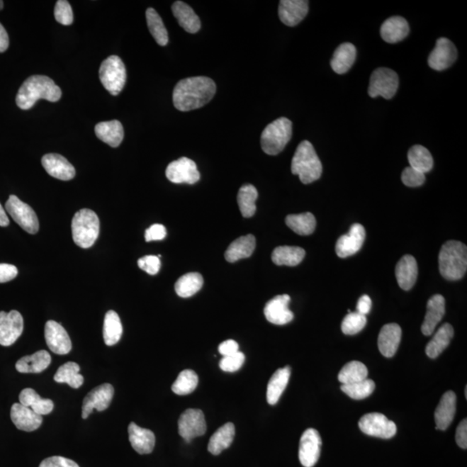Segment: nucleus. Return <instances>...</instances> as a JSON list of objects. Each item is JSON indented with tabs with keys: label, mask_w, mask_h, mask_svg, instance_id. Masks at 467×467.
I'll list each match as a JSON object with an SVG mask.
<instances>
[{
	"label": "nucleus",
	"mask_w": 467,
	"mask_h": 467,
	"mask_svg": "<svg viewBox=\"0 0 467 467\" xmlns=\"http://www.w3.org/2000/svg\"><path fill=\"white\" fill-rule=\"evenodd\" d=\"M217 92L215 81L206 77L186 78L176 84L174 90V104L179 111L188 112L209 103Z\"/></svg>",
	"instance_id": "obj_1"
},
{
	"label": "nucleus",
	"mask_w": 467,
	"mask_h": 467,
	"mask_svg": "<svg viewBox=\"0 0 467 467\" xmlns=\"http://www.w3.org/2000/svg\"><path fill=\"white\" fill-rule=\"evenodd\" d=\"M62 97V90L55 81L46 76L30 77L19 89L16 103L23 110H28L37 101L44 99L57 103Z\"/></svg>",
	"instance_id": "obj_2"
},
{
	"label": "nucleus",
	"mask_w": 467,
	"mask_h": 467,
	"mask_svg": "<svg viewBox=\"0 0 467 467\" xmlns=\"http://www.w3.org/2000/svg\"><path fill=\"white\" fill-rule=\"evenodd\" d=\"M439 269L447 281H458L464 277L467 270V248L464 243L446 242L439 251Z\"/></svg>",
	"instance_id": "obj_3"
},
{
	"label": "nucleus",
	"mask_w": 467,
	"mask_h": 467,
	"mask_svg": "<svg viewBox=\"0 0 467 467\" xmlns=\"http://www.w3.org/2000/svg\"><path fill=\"white\" fill-rule=\"evenodd\" d=\"M291 170L293 174L299 175L300 181L305 184L320 179L323 167L315 149L309 141H302L298 146L292 160Z\"/></svg>",
	"instance_id": "obj_4"
},
{
	"label": "nucleus",
	"mask_w": 467,
	"mask_h": 467,
	"mask_svg": "<svg viewBox=\"0 0 467 467\" xmlns=\"http://www.w3.org/2000/svg\"><path fill=\"white\" fill-rule=\"evenodd\" d=\"M72 229L74 243L82 249H89L99 237V218L91 210H81L74 215Z\"/></svg>",
	"instance_id": "obj_5"
},
{
	"label": "nucleus",
	"mask_w": 467,
	"mask_h": 467,
	"mask_svg": "<svg viewBox=\"0 0 467 467\" xmlns=\"http://www.w3.org/2000/svg\"><path fill=\"white\" fill-rule=\"evenodd\" d=\"M293 124L288 118L281 117L266 125L261 136L263 152L269 155H277L284 150L292 138Z\"/></svg>",
	"instance_id": "obj_6"
},
{
	"label": "nucleus",
	"mask_w": 467,
	"mask_h": 467,
	"mask_svg": "<svg viewBox=\"0 0 467 467\" xmlns=\"http://www.w3.org/2000/svg\"><path fill=\"white\" fill-rule=\"evenodd\" d=\"M99 74L101 84L112 96H118L123 91L127 81V70L119 57L106 59L100 67Z\"/></svg>",
	"instance_id": "obj_7"
},
{
	"label": "nucleus",
	"mask_w": 467,
	"mask_h": 467,
	"mask_svg": "<svg viewBox=\"0 0 467 467\" xmlns=\"http://www.w3.org/2000/svg\"><path fill=\"white\" fill-rule=\"evenodd\" d=\"M399 77L394 70L388 68L376 69L371 77L368 95L372 98L382 96L390 100L398 92Z\"/></svg>",
	"instance_id": "obj_8"
},
{
	"label": "nucleus",
	"mask_w": 467,
	"mask_h": 467,
	"mask_svg": "<svg viewBox=\"0 0 467 467\" xmlns=\"http://www.w3.org/2000/svg\"><path fill=\"white\" fill-rule=\"evenodd\" d=\"M6 210L14 221L29 234H36L39 230L37 214L33 208L23 203L17 196L11 195L6 203Z\"/></svg>",
	"instance_id": "obj_9"
},
{
	"label": "nucleus",
	"mask_w": 467,
	"mask_h": 467,
	"mask_svg": "<svg viewBox=\"0 0 467 467\" xmlns=\"http://www.w3.org/2000/svg\"><path fill=\"white\" fill-rule=\"evenodd\" d=\"M359 426L364 434L381 439L394 437L398 430L394 422L380 413L364 415L360 419Z\"/></svg>",
	"instance_id": "obj_10"
},
{
	"label": "nucleus",
	"mask_w": 467,
	"mask_h": 467,
	"mask_svg": "<svg viewBox=\"0 0 467 467\" xmlns=\"http://www.w3.org/2000/svg\"><path fill=\"white\" fill-rule=\"evenodd\" d=\"M178 425L180 437L187 442L206 433L205 415L200 410L189 409L184 411L180 415Z\"/></svg>",
	"instance_id": "obj_11"
},
{
	"label": "nucleus",
	"mask_w": 467,
	"mask_h": 467,
	"mask_svg": "<svg viewBox=\"0 0 467 467\" xmlns=\"http://www.w3.org/2000/svg\"><path fill=\"white\" fill-rule=\"evenodd\" d=\"M166 175L167 178L174 184H194L200 180L197 164L193 160L186 157L169 164Z\"/></svg>",
	"instance_id": "obj_12"
},
{
	"label": "nucleus",
	"mask_w": 467,
	"mask_h": 467,
	"mask_svg": "<svg viewBox=\"0 0 467 467\" xmlns=\"http://www.w3.org/2000/svg\"><path fill=\"white\" fill-rule=\"evenodd\" d=\"M23 331V320L21 313L15 311L0 312V344L10 347L13 344Z\"/></svg>",
	"instance_id": "obj_13"
},
{
	"label": "nucleus",
	"mask_w": 467,
	"mask_h": 467,
	"mask_svg": "<svg viewBox=\"0 0 467 467\" xmlns=\"http://www.w3.org/2000/svg\"><path fill=\"white\" fill-rule=\"evenodd\" d=\"M115 390L111 384L104 383L98 386L85 396L82 403L81 416L87 419L94 410L101 412L108 409L111 403Z\"/></svg>",
	"instance_id": "obj_14"
},
{
	"label": "nucleus",
	"mask_w": 467,
	"mask_h": 467,
	"mask_svg": "<svg viewBox=\"0 0 467 467\" xmlns=\"http://www.w3.org/2000/svg\"><path fill=\"white\" fill-rule=\"evenodd\" d=\"M322 439L319 432L308 429L302 434L300 442L299 458L305 467H313L319 461Z\"/></svg>",
	"instance_id": "obj_15"
},
{
	"label": "nucleus",
	"mask_w": 467,
	"mask_h": 467,
	"mask_svg": "<svg viewBox=\"0 0 467 467\" xmlns=\"http://www.w3.org/2000/svg\"><path fill=\"white\" fill-rule=\"evenodd\" d=\"M458 57L456 47L452 41L446 38L438 39L433 52L429 57V65L431 69L442 72L450 68Z\"/></svg>",
	"instance_id": "obj_16"
},
{
	"label": "nucleus",
	"mask_w": 467,
	"mask_h": 467,
	"mask_svg": "<svg viewBox=\"0 0 467 467\" xmlns=\"http://www.w3.org/2000/svg\"><path fill=\"white\" fill-rule=\"evenodd\" d=\"M45 337L50 350L58 355H66L72 351V343L61 324L49 320L45 324Z\"/></svg>",
	"instance_id": "obj_17"
},
{
	"label": "nucleus",
	"mask_w": 467,
	"mask_h": 467,
	"mask_svg": "<svg viewBox=\"0 0 467 467\" xmlns=\"http://www.w3.org/2000/svg\"><path fill=\"white\" fill-rule=\"evenodd\" d=\"M366 232L363 225L355 223L351 227L347 235L339 237L336 244V253L340 258L353 256L362 249Z\"/></svg>",
	"instance_id": "obj_18"
},
{
	"label": "nucleus",
	"mask_w": 467,
	"mask_h": 467,
	"mask_svg": "<svg viewBox=\"0 0 467 467\" xmlns=\"http://www.w3.org/2000/svg\"><path fill=\"white\" fill-rule=\"evenodd\" d=\"M290 301L291 298L288 294L278 296L269 300L264 308L266 320L278 325L290 323L294 317L293 312L289 309Z\"/></svg>",
	"instance_id": "obj_19"
},
{
	"label": "nucleus",
	"mask_w": 467,
	"mask_h": 467,
	"mask_svg": "<svg viewBox=\"0 0 467 467\" xmlns=\"http://www.w3.org/2000/svg\"><path fill=\"white\" fill-rule=\"evenodd\" d=\"M308 10L307 0H281L278 5V17L284 25L293 27L303 21Z\"/></svg>",
	"instance_id": "obj_20"
},
{
	"label": "nucleus",
	"mask_w": 467,
	"mask_h": 467,
	"mask_svg": "<svg viewBox=\"0 0 467 467\" xmlns=\"http://www.w3.org/2000/svg\"><path fill=\"white\" fill-rule=\"evenodd\" d=\"M43 167L55 179L69 181L76 176V170L64 157L56 154H46L42 159Z\"/></svg>",
	"instance_id": "obj_21"
},
{
	"label": "nucleus",
	"mask_w": 467,
	"mask_h": 467,
	"mask_svg": "<svg viewBox=\"0 0 467 467\" xmlns=\"http://www.w3.org/2000/svg\"><path fill=\"white\" fill-rule=\"evenodd\" d=\"M11 419L17 429L26 432L37 430L43 422L42 415L21 403H14L11 407Z\"/></svg>",
	"instance_id": "obj_22"
},
{
	"label": "nucleus",
	"mask_w": 467,
	"mask_h": 467,
	"mask_svg": "<svg viewBox=\"0 0 467 467\" xmlns=\"http://www.w3.org/2000/svg\"><path fill=\"white\" fill-rule=\"evenodd\" d=\"M445 315V299L441 294H435L427 301V313L422 325L425 336L433 334L437 325Z\"/></svg>",
	"instance_id": "obj_23"
},
{
	"label": "nucleus",
	"mask_w": 467,
	"mask_h": 467,
	"mask_svg": "<svg viewBox=\"0 0 467 467\" xmlns=\"http://www.w3.org/2000/svg\"><path fill=\"white\" fill-rule=\"evenodd\" d=\"M402 339V329L398 324L384 325L378 336L379 351L386 358H392L398 350Z\"/></svg>",
	"instance_id": "obj_24"
},
{
	"label": "nucleus",
	"mask_w": 467,
	"mask_h": 467,
	"mask_svg": "<svg viewBox=\"0 0 467 467\" xmlns=\"http://www.w3.org/2000/svg\"><path fill=\"white\" fill-rule=\"evenodd\" d=\"M456 403L457 398L454 391H447L442 395L434 413L437 429H449L456 413Z\"/></svg>",
	"instance_id": "obj_25"
},
{
	"label": "nucleus",
	"mask_w": 467,
	"mask_h": 467,
	"mask_svg": "<svg viewBox=\"0 0 467 467\" xmlns=\"http://www.w3.org/2000/svg\"><path fill=\"white\" fill-rule=\"evenodd\" d=\"M129 441L133 449L140 454H149L154 451L155 435L154 432L142 429L135 422L128 426Z\"/></svg>",
	"instance_id": "obj_26"
},
{
	"label": "nucleus",
	"mask_w": 467,
	"mask_h": 467,
	"mask_svg": "<svg viewBox=\"0 0 467 467\" xmlns=\"http://www.w3.org/2000/svg\"><path fill=\"white\" fill-rule=\"evenodd\" d=\"M418 266L414 257L407 254L400 260L395 268V277L400 288L409 291L415 284Z\"/></svg>",
	"instance_id": "obj_27"
},
{
	"label": "nucleus",
	"mask_w": 467,
	"mask_h": 467,
	"mask_svg": "<svg viewBox=\"0 0 467 467\" xmlns=\"http://www.w3.org/2000/svg\"><path fill=\"white\" fill-rule=\"evenodd\" d=\"M381 36L388 44H396L405 39L410 33L409 23L402 17H391L383 23Z\"/></svg>",
	"instance_id": "obj_28"
},
{
	"label": "nucleus",
	"mask_w": 467,
	"mask_h": 467,
	"mask_svg": "<svg viewBox=\"0 0 467 467\" xmlns=\"http://www.w3.org/2000/svg\"><path fill=\"white\" fill-rule=\"evenodd\" d=\"M172 13L179 26L187 33H197L201 28L199 17L190 6L183 1H176L171 6Z\"/></svg>",
	"instance_id": "obj_29"
},
{
	"label": "nucleus",
	"mask_w": 467,
	"mask_h": 467,
	"mask_svg": "<svg viewBox=\"0 0 467 467\" xmlns=\"http://www.w3.org/2000/svg\"><path fill=\"white\" fill-rule=\"evenodd\" d=\"M98 139L112 147H118L124 139L123 125L119 120L104 121L96 125Z\"/></svg>",
	"instance_id": "obj_30"
},
{
	"label": "nucleus",
	"mask_w": 467,
	"mask_h": 467,
	"mask_svg": "<svg viewBox=\"0 0 467 467\" xmlns=\"http://www.w3.org/2000/svg\"><path fill=\"white\" fill-rule=\"evenodd\" d=\"M356 57V47L350 43L340 45L333 55L331 66L333 72L343 74L347 73L354 64Z\"/></svg>",
	"instance_id": "obj_31"
},
{
	"label": "nucleus",
	"mask_w": 467,
	"mask_h": 467,
	"mask_svg": "<svg viewBox=\"0 0 467 467\" xmlns=\"http://www.w3.org/2000/svg\"><path fill=\"white\" fill-rule=\"evenodd\" d=\"M52 363L48 351L42 350L30 356H26L16 364V370L21 373H40L46 370Z\"/></svg>",
	"instance_id": "obj_32"
},
{
	"label": "nucleus",
	"mask_w": 467,
	"mask_h": 467,
	"mask_svg": "<svg viewBox=\"0 0 467 467\" xmlns=\"http://www.w3.org/2000/svg\"><path fill=\"white\" fill-rule=\"evenodd\" d=\"M290 376H291V368L289 366L278 368L274 373L272 378L269 380L268 390H266V400L270 405H274L280 400L281 395L283 394L288 386Z\"/></svg>",
	"instance_id": "obj_33"
},
{
	"label": "nucleus",
	"mask_w": 467,
	"mask_h": 467,
	"mask_svg": "<svg viewBox=\"0 0 467 467\" xmlns=\"http://www.w3.org/2000/svg\"><path fill=\"white\" fill-rule=\"evenodd\" d=\"M256 249V237L253 235L239 237L229 246L225 252V259L229 262H235L241 259L249 258Z\"/></svg>",
	"instance_id": "obj_34"
},
{
	"label": "nucleus",
	"mask_w": 467,
	"mask_h": 467,
	"mask_svg": "<svg viewBox=\"0 0 467 467\" xmlns=\"http://www.w3.org/2000/svg\"><path fill=\"white\" fill-rule=\"evenodd\" d=\"M454 335V327L449 323L441 325L433 339L427 344L426 354L430 359H437L449 347Z\"/></svg>",
	"instance_id": "obj_35"
},
{
	"label": "nucleus",
	"mask_w": 467,
	"mask_h": 467,
	"mask_svg": "<svg viewBox=\"0 0 467 467\" xmlns=\"http://www.w3.org/2000/svg\"><path fill=\"white\" fill-rule=\"evenodd\" d=\"M19 403L28 407L35 413L40 415H49L54 410L52 400L42 398L33 388H25L19 395Z\"/></svg>",
	"instance_id": "obj_36"
},
{
	"label": "nucleus",
	"mask_w": 467,
	"mask_h": 467,
	"mask_svg": "<svg viewBox=\"0 0 467 467\" xmlns=\"http://www.w3.org/2000/svg\"><path fill=\"white\" fill-rule=\"evenodd\" d=\"M235 434L234 424L231 422L225 424L212 435L209 445H208V450L213 455L221 454L223 450L229 449L230 445L232 444Z\"/></svg>",
	"instance_id": "obj_37"
},
{
	"label": "nucleus",
	"mask_w": 467,
	"mask_h": 467,
	"mask_svg": "<svg viewBox=\"0 0 467 467\" xmlns=\"http://www.w3.org/2000/svg\"><path fill=\"white\" fill-rule=\"evenodd\" d=\"M305 251L300 247L281 246L274 250L272 261L278 266H296L303 261Z\"/></svg>",
	"instance_id": "obj_38"
},
{
	"label": "nucleus",
	"mask_w": 467,
	"mask_h": 467,
	"mask_svg": "<svg viewBox=\"0 0 467 467\" xmlns=\"http://www.w3.org/2000/svg\"><path fill=\"white\" fill-rule=\"evenodd\" d=\"M407 159L410 167L425 174L433 169L434 159L426 147L416 145L410 149Z\"/></svg>",
	"instance_id": "obj_39"
},
{
	"label": "nucleus",
	"mask_w": 467,
	"mask_h": 467,
	"mask_svg": "<svg viewBox=\"0 0 467 467\" xmlns=\"http://www.w3.org/2000/svg\"><path fill=\"white\" fill-rule=\"evenodd\" d=\"M80 366L77 363L68 362L59 367L54 380L59 383H67L73 388H80L84 378L80 374Z\"/></svg>",
	"instance_id": "obj_40"
},
{
	"label": "nucleus",
	"mask_w": 467,
	"mask_h": 467,
	"mask_svg": "<svg viewBox=\"0 0 467 467\" xmlns=\"http://www.w3.org/2000/svg\"><path fill=\"white\" fill-rule=\"evenodd\" d=\"M123 328L119 315L115 311L106 313L103 325V339L108 347L119 342L123 336Z\"/></svg>",
	"instance_id": "obj_41"
},
{
	"label": "nucleus",
	"mask_w": 467,
	"mask_h": 467,
	"mask_svg": "<svg viewBox=\"0 0 467 467\" xmlns=\"http://www.w3.org/2000/svg\"><path fill=\"white\" fill-rule=\"evenodd\" d=\"M257 198L258 191L252 184H244L240 188L238 192L237 202L243 218H251L256 213Z\"/></svg>",
	"instance_id": "obj_42"
},
{
	"label": "nucleus",
	"mask_w": 467,
	"mask_h": 467,
	"mask_svg": "<svg viewBox=\"0 0 467 467\" xmlns=\"http://www.w3.org/2000/svg\"><path fill=\"white\" fill-rule=\"evenodd\" d=\"M203 285V278L198 273L184 274L176 281L175 291L179 297L189 298L200 291Z\"/></svg>",
	"instance_id": "obj_43"
},
{
	"label": "nucleus",
	"mask_w": 467,
	"mask_h": 467,
	"mask_svg": "<svg viewBox=\"0 0 467 467\" xmlns=\"http://www.w3.org/2000/svg\"><path fill=\"white\" fill-rule=\"evenodd\" d=\"M286 223L293 232L300 235H309L315 230L316 218L310 212L299 215H289L286 218Z\"/></svg>",
	"instance_id": "obj_44"
},
{
	"label": "nucleus",
	"mask_w": 467,
	"mask_h": 467,
	"mask_svg": "<svg viewBox=\"0 0 467 467\" xmlns=\"http://www.w3.org/2000/svg\"><path fill=\"white\" fill-rule=\"evenodd\" d=\"M147 22L152 36L154 38L157 44L166 46L169 42V36L162 18L154 8H148L146 13Z\"/></svg>",
	"instance_id": "obj_45"
},
{
	"label": "nucleus",
	"mask_w": 467,
	"mask_h": 467,
	"mask_svg": "<svg viewBox=\"0 0 467 467\" xmlns=\"http://www.w3.org/2000/svg\"><path fill=\"white\" fill-rule=\"evenodd\" d=\"M368 368L359 361H351L344 365L339 373V381L342 384H351L367 379Z\"/></svg>",
	"instance_id": "obj_46"
},
{
	"label": "nucleus",
	"mask_w": 467,
	"mask_h": 467,
	"mask_svg": "<svg viewBox=\"0 0 467 467\" xmlns=\"http://www.w3.org/2000/svg\"><path fill=\"white\" fill-rule=\"evenodd\" d=\"M198 376L191 370H184L172 384L171 390L176 395H186L192 393L198 387Z\"/></svg>",
	"instance_id": "obj_47"
},
{
	"label": "nucleus",
	"mask_w": 467,
	"mask_h": 467,
	"mask_svg": "<svg viewBox=\"0 0 467 467\" xmlns=\"http://www.w3.org/2000/svg\"><path fill=\"white\" fill-rule=\"evenodd\" d=\"M375 388L374 381L367 378L358 383L342 384L341 390L352 399L363 400L370 396L374 392Z\"/></svg>",
	"instance_id": "obj_48"
},
{
	"label": "nucleus",
	"mask_w": 467,
	"mask_h": 467,
	"mask_svg": "<svg viewBox=\"0 0 467 467\" xmlns=\"http://www.w3.org/2000/svg\"><path fill=\"white\" fill-rule=\"evenodd\" d=\"M366 324V316L358 312L350 313L344 317L341 329L345 335H355L362 331Z\"/></svg>",
	"instance_id": "obj_49"
},
{
	"label": "nucleus",
	"mask_w": 467,
	"mask_h": 467,
	"mask_svg": "<svg viewBox=\"0 0 467 467\" xmlns=\"http://www.w3.org/2000/svg\"><path fill=\"white\" fill-rule=\"evenodd\" d=\"M55 18L62 26H70L74 21L72 6L66 0H59L55 6Z\"/></svg>",
	"instance_id": "obj_50"
},
{
	"label": "nucleus",
	"mask_w": 467,
	"mask_h": 467,
	"mask_svg": "<svg viewBox=\"0 0 467 467\" xmlns=\"http://www.w3.org/2000/svg\"><path fill=\"white\" fill-rule=\"evenodd\" d=\"M245 362V356L242 352L238 351L233 355L223 356L220 361L219 366L225 372H235L242 368Z\"/></svg>",
	"instance_id": "obj_51"
},
{
	"label": "nucleus",
	"mask_w": 467,
	"mask_h": 467,
	"mask_svg": "<svg viewBox=\"0 0 467 467\" xmlns=\"http://www.w3.org/2000/svg\"><path fill=\"white\" fill-rule=\"evenodd\" d=\"M425 180V174L415 170L410 167L404 169L403 171L402 181L406 186L419 187L422 186Z\"/></svg>",
	"instance_id": "obj_52"
},
{
	"label": "nucleus",
	"mask_w": 467,
	"mask_h": 467,
	"mask_svg": "<svg viewBox=\"0 0 467 467\" xmlns=\"http://www.w3.org/2000/svg\"><path fill=\"white\" fill-rule=\"evenodd\" d=\"M138 266L145 272L151 274V276H154V274L159 273L161 263L158 257L147 256L140 259Z\"/></svg>",
	"instance_id": "obj_53"
},
{
	"label": "nucleus",
	"mask_w": 467,
	"mask_h": 467,
	"mask_svg": "<svg viewBox=\"0 0 467 467\" xmlns=\"http://www.w3.org/2000/svg\"><path fill=\"white\" fill-rule=\"evenodd\" d=\"M39 467H80L69 458L61 456H52L45 458Z\"/></svg>",
	"instance_id": "obj_54"
},
{
	"label": "nucleus",
	"mask_w": 467,
	"mask_h": 467,
	"mask_svg": "<svg viewBox=\"0 0 467 467\" xmlns=\"http://www.w3.org/2000/svg\"><path fill=\"white\" fill-rule=\"evenodd\" d=\"M167 237V229L162 225H154L146 230L145 238L147 242L163 240Z\"/></svg>",
	"instance_id": "obj_55"
},
{
	"label": "nucleus",
	"mask_w": 467,
	"mask_h": 467,
	"mask_svg": "<svg viewBox=\"0 0 467 467\" xmlns=\"http://www.w3.org/2000/svg\"><path fill=\"white\" fill-rule=\"evenodd\" d=\"M18 274V269L14 265L0 263V283L13 281L17 277Z\"/></svg>",
	"instance_id": "obj_56"
},
{
	"label": "nucleus",
	"mask_w": 467,
	"mask_h": 467,
	"mask_svg": "<svg viewBox=\"0 0 467 467\" xmlns=\"http://www.w3.org/2000/svg\"><path fill=\"white\" fill-rule=\"evenodd\" d=\"M456 442L458 446L463 449H466L467 447V422L466 419L463 420L458 426L456 430Z\"/></svg>",
	"instance_id": "obj_57"
},
{
	"label": "nucleus",
	"mask_w": 467,
	"mask_h": 467,
	"mask_svg": "<svg viewBox=\"0 0 467 467\" xmlns=\"http://www.w3.org/2000/svg\"><path fill=\"white\" fill-rule=\"evenodd\" d=\"M218 351L223 356L233 355L239 351V345L235 340H227L219 345Z\"/></svg>",
	"instance_id": "obj_58"
},
{
	"label": "nucleus",
	"mask_w": 467,
	"mask_h": 467,
	"mask_svg": "<svg viewBox=\"0 0 467 467\" xmlns=\"http://www.w3.org/2000/svg\"><path fill=\"white\" fill-rule=\"evenodd\" d=\"M371 307L372 301L371 298L368 296H363L359 300L358 305H356V312L366 316L371 312Z\"/></svg>",
	"instance_id": "obj_59"
},
{
	"label": "nucleus",
	"mask_w": 467,
	"mask_h": 467,
	"mask_svg": "<svg viewBox=\"0 0 467 467\" xmlns=\"http://www.w3.org/2000/svg\"><path fill=\"white\" fill-rule=\"evenodd\" d=\"M9 47V37L4 26L0 23V53L5 52Z\"/></svg>",
	"instance_id": "obj_60"
},
{
	"label": "nucleus",
	"mask_w": 467,
	"mask_h": 467,
	"mask_svg": "<svg viewBox=\"0 0 467 467\" xmlns=\"http://www.w3.org/2000/svg\"><path fill=\"white\" fill-rule=\"evenodd\" d=\"M9 223L10 221L9 218L7 217L6 212L4 210L1 203H0V226L6 227L9 225Z\"/></svg>",
	"instance_id": "obj_61"
},
{
	"label": "nucleus",
	"mask_w": 467,
	"mask_h": 467,
	"mask_svg": "<svg viewBox=\"0 0 467 467\" xmlns=\"http://www.w3.org/2000/svg\"><path fill=\"white\" fill-rule=\"evenodd\" d=\"M4 7V2L0 0V11L3 9Z\"/></svg>",
	"instance_id": "obj_62"
},
{
	"label": "nucleus",
	"mask_w": 467,
	"mask_h": 467,
	"mask_svg": "<svg viewBox=\"0 0 467 467\" xmlns=\"http://www.w3.org/2000/svg\"><path fill=\"white\" fill-rule=\"evenodd\" d=\"M465 393H466V398H467V388H466V391H465Z\"/></svg>",
	"instance_id": "obj_63"
}]
</instances>
